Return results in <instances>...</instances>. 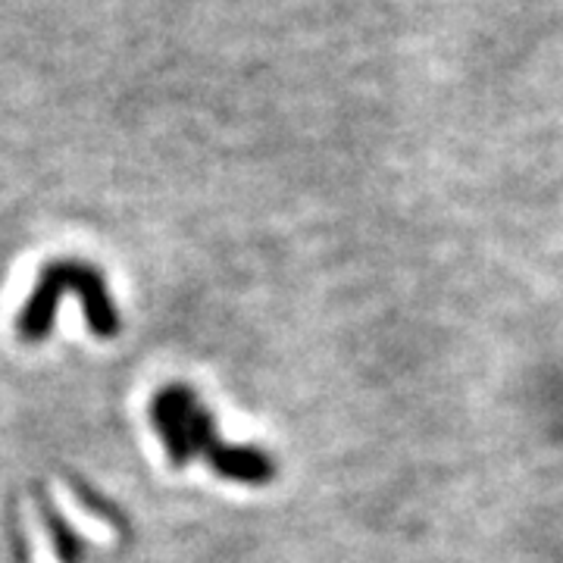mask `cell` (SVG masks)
<instances>
[{"mask_svg": "<svg viewBox=\"0 0 563 563\" xmlns=\"http://www.w3.org/2000/svg\"><path fill=\"white\" fill-rule=\"evenodd\" d=\"M151 422L157 426L173 466H185L201 454L220 476L244 485L273 483L279 473L273 457L261 448L222 442L210 410L188 385L161 388L151 401Z\"/></svg>", "mask_w": 563, "mask_h": 563, "instance_id": "cell-1", "label": "cell"}, {"mask_svg": "<svg viewBox=\"0 0 563 563\" xmlns=\"http://www.w3.org/2000/svg\"><path fill=\"white\" fill-rule=\"evenodd\" d=\"M63 295L79 298L85 322L98 339L120 335L122 322L120 313H117V303L107 291V276L88 261L60 257V261H51L41 269L32 298L22 303L20 317H16V329L25 342L47 339V332L57 322V307H60Z\"/></svg>", "mask_w": 563, "mask_h": 563, "instance_id": "cell-2", "label": "cell"}, {"mask_svg": "<svg viewBox=\"0 0 563 563\" xmlns=\"http://www.w3.org/2000/svg\"><path fill=\"white\" fill-rule=\"evenodd\" d=\"M41 510H44V520H47V529H51V539H54V548H57L60 561L79 563L81 544H79V536L73 532V526L63 520L60 510H57L54 504L41 501Z\"/></svg>", "mask_w": 563, "mask_h": 563, "instance_id": "cell-3", "label": "cell"}]
</instances>
